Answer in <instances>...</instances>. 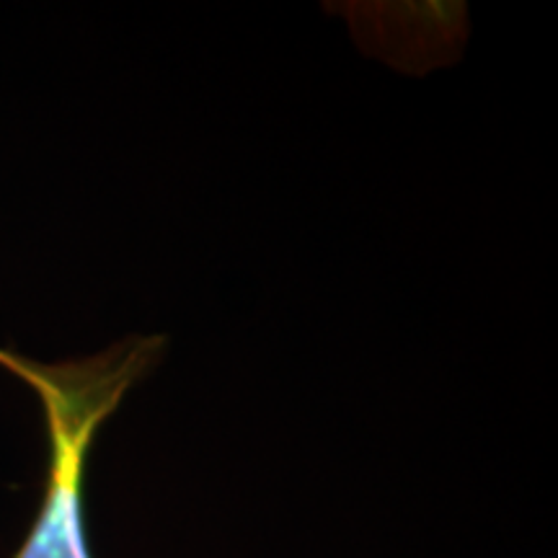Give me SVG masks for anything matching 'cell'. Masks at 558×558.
Here are the masks:
<instances>
[{
	"label": "cell",
	"mask_w": 558,
	"mask_h": 558,
	"mask_svg": "<svg viewBox=\"0 0 558 558\" xmlns=\"http://www.w3.org/2000/svg\"><path fill=\"white\" fill-rule=\"evenodd\" d=\"M163 349L166 337H128L81 360L39 362L0 347V367L39 399L50 452L39 512L13 558H94L83 518L88 452L124 396L158 365Z\"/></svg>",
	"instance_id": "6da1fadb"
}]
</instances>
